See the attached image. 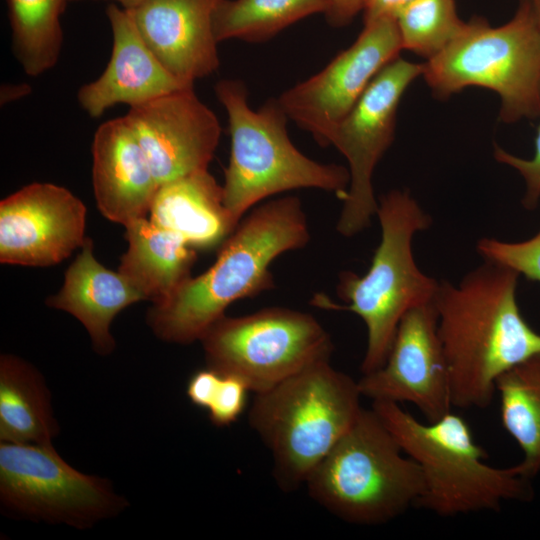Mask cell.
Segmentation results:
<instances>
[{
	"mask_svg": "<svg viewBox=\"0 0 540 540\" xmlns=\"http://www.w3.org/2000/svg\"><path fill=\"white\" fill-rule=\"evenodd\" d=\"M518 276L484 261L456 285L439 282L437 330L456 408L488 407L497 378L540 354V334L526 322L516 300Z\"/></svg>",
	"mask_w": 540,
	"mask_h": 540,
	"instance_id": "cell-1",
	"label": "cell"
},
{
	"mask_svg": "<svg viewBox=\"0 0 540 540\" xmlns=\"http://www.w3.org/2000/svg\"><path fill=\"white\" fill-rule=\"evenodd\" d=\"M310 240L300 199L286 196L256 208L219 247L204 273L188 279L166 301L153 304L149 326L160 339L178 344L200 340L233 302L274 286L270 265L281 254Z\"/></svg>",
	"mask_w": 540,
	"mask_h": 540,
	"instance_id": "cell-2",
	"label": "cell"
},
{
	"mask_svg": "<svg viewBox=\"0 0 540 540\" xmlns=\"http://www.w3.org/2000/svg\"><path fill=\"white\" fill-rule=\"evenodd\" d=\"M371 408L422 471L425 488L416 507L451 517L497 511L504 502L534 498L532 480L515 466L500 468L486 462V452L459 415L450 411L425 423L398 403L372 401Z\"/></svg>",
	"mask_w": 540,
	"mask_h": 540,
	"instance_id": "cell-3",
	"label": "cell"
},
{
	"mask_svg": "<svg viewBox=\"0 0 540 540\" xmlns=\"http://www.w3.org/2000/svg\"><path fill=\"white\" fill-rule=\"evenodd\" d=\"M357 381L330 360L255 394L249 424L272 454L278 485L292 491L351 428L363 407Z\"/></svg>",
	"mask_w": 540,
	"mask_h": 540,
	"instance_id": "cell-4",
	"label": "cell"
},
{
	"mask_svg": "<svg viewBox=\"0 0 540 540\" xmlns=\"http://www.w3.org/2000/svg\"><path fill=\"white\" fill-rule=\"evenodd\" d=\"M376 216L381 239L368 271L359 276L341 273L339 305L325 295H315L312 304L329 310H347L358 315L367 330V346L361 364L363 374L380 368L390 351L398 324L410 309L432 303L439 282L416 265L412 240L430 227L432 220L407 190H391L378 200Z\"/></svg>",
	"mask_w": 540,
	"mask_h": 540,
	"instance_id": "cell-5",
	"label": "cell"
},
{
	"mask_svg": "<svg viewBox=\"0 0 540 540\" xmlns=\"http://www.w3.org/2000/svg\"><path fill=\"white\" fill-rule=\"evenodd\" d=\"M215 94L228 118L231 146L222 187L224 204L236 222L258 202L289 190L316 188L344 200L348 168L301 153L289 138V118L278 100L252 110L245 84L235 79L217 82Z\"/></svg>",
	"mask_w": 540,
	"mask_h": 540,
	"instance_id": "cell-6",
	"label": "cell"
},
{
	"mask_svg": "<svg viewBox=\"0 0 540 540\" xmlns=\"http://www.w3.org/2000/svg\"><path fill=\"white\" fill-rule=\"evenodd\" d=\"M312 499L353 524H383L416 506L422 471L376 412L363 408L351 428L308 476Z\"/></svg>",
	"mask_w": 540,
	"mask_h": 540,
	"instance_id": "cell-7",
	"label": "cell"
},
{
	"mask_svg": "<svg viewBox=\"0 0 540 540\" xmlns=\"http://www.w3.org/2000/svg\"><path fill=\"white\" fill-rule=\"evenodd\" d=\"M422 77L440 99L467 87L493 91L503 123L539 117L540 29L528 1L520 0L501 26L481 17L465 22L441 52L423 63Z\"/></svg>",
	"mask_w": 540,
	"mask_h": 540,
	"instance_id": "cell-8",
	"label": "cell"
},
{
	"mask_svg": "<svg viewBox=\"0 0 540 540\" xmlns=\"http://www.w3.org/2000/svg\"><path fill=\"white\" fill-rule=\"evenodd\" d=\"M208 367L268 390L311 364L330 360V335L311 314L271 307L240 317L222 316L199 340Z\"/></svg>",
	"mask_w": 540,
	"mask_h": 540,
	"instance_id": "cell-9",
	"label": "cell"
},
{
	"mask_svg": "<svg viewBox=\"0 0 540 540\" xmlns=\"http://www.w3.org/2000/svg\"><path fill=\"white\" fill-rule=\"evenodd\" d=\"M0 498L30 519L80 529L126 506L106 479L74 469L52 444L0 443Z\"/></svg>",
	"mask_w": 540,
	"mask_h": 540,
	"instance_id": "cell-10",
	"label": "cell"
},
{
	"mask_svg": "<svg viewBox=\"0 0 540 540\" xmlns=\"http://www.w3.org/2000/svg\"><path fill=\"white\" fill-rule=\"evenodd\" d=\"M423 64L397 57L371 81L350 112L333 131L329 146L347 160L350 182L336 229L353 237L368 228L378 200L373 189L374 170L393 142L401 98L422 76Z\"/></svg>",
	"mask_w": 540,
	"mask_h": 540,
	"instance_id": "cell-11",
	"label": "cell"
},
{
	"mask_svg": "<svg viewBox=\"0 0 540 540\" xmlns=\"http://www.w3.org/2000/svg\"><path fill=\"white\" fill-rule=\"evenodd\" d=\"M403 50L396 20L364 23L354 43L324 69L283 92L277 99L289 119L308 131L317 143L330 137L375 76Z\"/></svg>",
	"mask_w": 540,
	"mask_h": 540,
	"instance_id": "cell-12",
	"label": "cell"
},
{
	"mask_svg": "<svg viewBox=\"0 0 540 540\" xmlns=\"http://www.w3.org/2000/svg\"><path fill=\"white\" fill-rule=\"evenodd\" d=\"M357 383L362 396L410 403L428 422L451 411L450 377L434 301L404 314L384 364L363 374Z\"/></svg>",
	"mask_w": 540,
	"mask_h": 540,
	"instance_id": "cell-13",
	"label": "cell"
},
{
	"mask_svg": "<svg viewBox=\"0 0 540 540\" xmlns=\"http://www.w3.org/2000/svg\"><path fill=\"white\" fill-rule=\"evenodd\" d=\"M86 207L68 189L32 183L0 203V262L50 266L85 242Z\"/></svg>",
	"mask_w": 540,
	"mask_h": 540,
	"instance_id": "cell-14",
	"label": "cell"
},
{
	"mask_svg": "<svg viewBox=\"0 0 540 540\" xmlns=\"http://www.w3.org/2000/svg\"><path fill=\"white\" fill-rule=\"evenodd\" d=\"M125 117L159 185L206 170L220 140L215 113L193 87L130 107Z\"/></svg>",
	"mask_w": 540,
	"mask_h": 540,
	"instance_id": "cell-15",
	"label": "cell"
},
{
	"mask_svg": "<svg viewBox=\"0 0 540 540\" xmlns=\"http://www.w3.org/2000/svg\"><path fill=\"white\" fill-rule=\"evenodd\" d=\"M222 0H145L129 13L162 65L187 84L218 69L213 14Z\"/></svg>",
	"mask_w": 540,
	"mask_h": 540,
	"instance_id": "cell-16",
	"label": "cell"
},
{
	"mask_svg": "<svg viewBox=\"0 0 540 540\" xmlns=\"http://www.w3.org/2000/svg\"><path fill=\"white\" fill-rule=\"evenodd\" d=\"M113 46L103 73L77 92L80 107L92 118L116 104L130 107L165 94L193 87L174 77L157 59L137 31L126 9L106 8Z\"/></svg>",
	"mask_w": 540,
	"mask_h": 540,
	"instance_id": "cell-17",
	"label": "cell"
},
{
	"mask_svg": "<svg viewBox=\"0 0 540 540\" xmlns=\"http://www.w3.org/2000/svg\"><path fill=\"white\" fill-rule=\"evenodd\" d=\"M92 184L99 211L112 222L126 226L150 211L160 185L125 116L94 134Z\"/></svg>",
	"mask_w": 540,
	"mask_h": 540,
	"instance_id": "cell-18",
	"label": "cell"
},
{
	"mask_svg": "<svg viewBox=\"0 0 540 540\" xmlns=\"http://www.w3.org/2000/svg\"><path fill=\"white\" fill-rule=\"evenodd\" d=\"M145 300L119 271L104 267L94 256L86 237L81 251L65 273L60 291L46 303L77 318L88 331L95 350L108 354L115 348L110 333L114 317L127 306Z\"/></svg>",
	"mask_w": 540,
	"mask_h": 540,
	"instance_id": "cell-19",
	"label": "cell"
},
{
	"mask_svg": "<svg viewBox=\"0 0 540 540\" xmlns=\"http://www.w3.org/2000/svg\"><path fill=\"white\" fill-rule=\"evenodd\" d=\"M149 214L152 222L177 233L195 250L220 247L239 224L208 169L160 185Z\"/></svg>",
	"mask_w": 540,
	"mask_h": 540,
	"instance_id": "cell-20",
	"label": "cell"
},
{
	"mask_svg": "<svg viewBox=\"0 0 540 540\" xmlns=\"http://www.w3.org/2000/svg\"><path fill=\"white\" fill-rule=\"evenodd\" d=\"M128 249L118 271L143 295L159 304L170 298L191 276L196 250L177 233L150 219L125 226Z\"/></svg>",
	"mask_w": 540,
	"mask_h": 540,
	"instance_id": "cell-21",
	"label": "cell"
},
{
	"mask_svg": "<svg viewBox=\"0 0 540 540\" xmlns=\"http://www.w3.org/2000/svg\"><path fill=\"white\" fill-rule=\"evenodd\" d=\"M59 427L43 376L13 356L0 359V441L52 444Z\"/></svg>",
	"mask_w": 540,
	"mask_h": 540,
	"instance_id": "cell-22",
	"label": "cell"
},
{
	"mask_svg": "<svg viewBox=\"0 0 540 540\" xmlns=\"http://www.w3.org/2000/svg\"><path fill=\"white\" fill-rule=\"evenodd\" d=\"M495 392L502 426L523 452L522 461L514 466L533 480L540 473V354L502 373Z\"/></svg>",
	"mask_w": 540,
	"mask_h": 540,
	"instance_id": "cell-23",
	"label": "cell"
},
{
	"mask_svg": "<svg viewBox=\"0 0 540 540\" xmlns=\"http://www.w3.org/2000/svg\"><path fill=\"white\" fill-rule=\"evenodd\" d=\"M69 0H6L11 46L24 72L37 77L59 60L63 31L61 15Z\"/></svg>",
	"mask_w": 540,
	"mask_h": 540,
	"instance_id": "cell-24",
	"label": "cell"
},
{
	"mask_svg": "<svg viewBox=\"0 0 540 540\" xmlns=\"http://www.w3.org/2000/svg\"><path fill=\"white\" fill-rule=\"evenodd\" d=\"M326 9V0H222L213 14V30L218 42H260Z\"/></svg>",
	"mask_w": 540,
	"mask_h": 540,
	"instance_id": "cell-25",
	"label": "cell"
},
{
	"mask_svg": "<svg viewBox=\"0 0 540 540\" xmlns=\"http://www.w3.org/2000/svg\"><path fill=\"white\" fill-rule=\"evenodd\" d=\"M395 20L402 48L426 60L441 52L465 23L455 0H411Z\"/></svg>",
	"mask_w": 540,
	"mask_h": 540,
	"instance_id": "cell-26",
	"label": "cell"
},
{
	"mask_svg": "<svg viewBox=\"0 0 540 540\" xmlns=\"http://www.w3.org/2000/svg\"><path fill=\"white\" fill-rule=\"evenodd\" d=\"M477 251L484 261L504 266L540 282V231L521 242L482 238L477 243Z\"/></svg>",
	"mask_w": 540,
	"mask_h": 540,
	"instance_id": "cell-27",
	"label": "cell"
},
{
	"mask_svg": "<svg viewBox=\"0 0 540 540\" xmlns=\"http://www.w3.org/2000/svg\"><path fill=\"white\" fill-rule=\"evenodd\" d=\"M249 391L248 386L240 378L221 373L207 409L212 424L224 427L234 423L244 411Z\"/></svg>",
	"mask_w": 540,
	"mask_h": 540,
	"instance_id": "cell-28",
	"label": "cell"
},
{
	"mask_svg": "<svg viewBox=\"0 0 540 540\" xmlns=\"http://www.w3.org/2000/svg\"><path fill=\"white\" fill-rule=\"evenodd\" d=\"M494 158L512 167L522 176L525 182L523 206L526 209L536 208L540 200V124L535 138L534 155L531 158L518 157L498 145L494 146Z\"/></svg>",
	"mask_w": 540,
	"mask_h": 540,
	"instance_id": "cell-29",
	"label": "cell"
},
{
	"mask_svg": "<svg viewBox=\"0 0 540 540\" xmlns=\"http://www.w3.org/2000/svg\"><path fill=\"white\" fill-rule=\"evenodd\" d=\"M220 377L221 373L210 367L195 372L187 384L189 400L198 407L208 409Z\"/></svg>",
	"mask_w": 540,
	"mask_h": 540,
	"instance_id": "cell-30",
	"label": "cell"
},
{
	"mask_svg": "<svg viewBox=\"0 0 540 540\" xmlns=\"http://www.w3.org/2000/svg\"><path fill=\"white\" fill-rule=\"evenodd\" d=\"M366 0H326L325 16L334 27L349 24L355 16L364 10Z\"/></svg>",
	"mask_w": 540,
	"mask_h": 540,
	"instance_id": "cell-31",
	"label": "cell"
},
{
	"mask_svg": "<svg viewBox=\"0 0 540 540\" xmlns=\"http://www.w3.org/2000/svg\"><path fill=\"white\" fill-rule=\"evenodd\" d=\"M411 0H366L364 23L379 18H396L399 11Z\"/></svg>",
	"mask_w": 540,
	"mask_h": 540,
	"instance_id": "cell-32",
	"label": "cell"
},
{
	"mask_svg": "<svg viewBox=\"0 0 540 540\" xmlns=\"http://www.w3.org/2000/svg\"><path fill=\"white\" fill-rule=\"evenodd\" d=\"M31 87L27 83L3 84L0 89L1 105L8 104L28 95Z\"/></svg>",
	"mask_w": 540,
	"mask_h": 540,
	"instance_id": "cell-33",
	"label": "cell"
},
{
	"mask_svg": "<svg viewBox=\"0 0 540 540\" xmlns=\"http://www.w3.org/2000/svg\"><path fill=\"white\" fill-rule=\"evenodd\" d=\"M70 2H77V1H85V0H69ZM117 3H120L122 5V8L124 9H131L133 7H136L137 5L141 4L145 0H110Z\"/></svg>",
	"mask_w": 540,
	"mask_h": 540,
	"instance_id": "cell-34",
	"label": "cell"
},
{
	"mask_svg": "<svg viewBox=\"0 0 540 540\" xmlns=\"http://www.w3.org/2000/svg\"><path fill=\"white\" fill-rule=\"evenodd\" d=\"M540 29V0H527Z\"/></svg>",
	"mask_w": 540,
	"mask_h": 540,
	"instance_id": "cell-35",
	"label": "cell"
}]
</instances>
